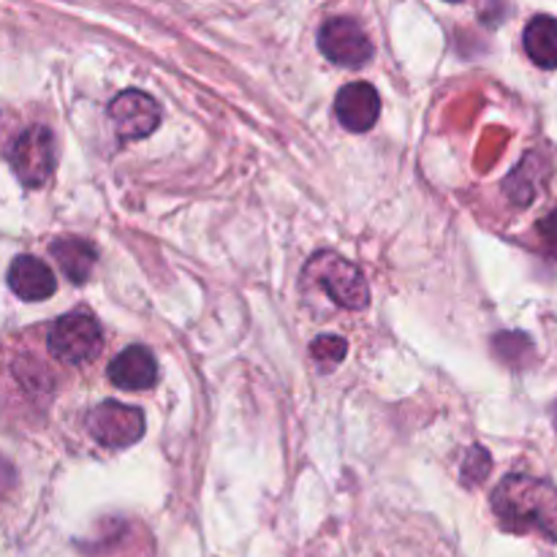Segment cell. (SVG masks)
<instances>
[{
	"label": "cell",
	"mask_w": 557,
	"mask_h": 557,
	"mask_svg": "<svg viewBox=\"0 0 557 557\" xmlns=\"http://www.w3.org/2000/svg\"><path fill=\"white\" fill-rule=\"evenodd\" d=\"M109 381L125 392L152 389L158 381V362L145 346H131L109 362Z\"/></svg>",
	"instance_id": "cell-9"
},
{
	"label": "cell",
	"mask_w": 557,
	"mask_h": 557,
	"mask_svg": "<svg viewBox=\"0 0 557 557\" xmlns=\"http://www.w3.org/2000/svg\"><path fill=\"white\" fill-rule=\"evenodd\" d=\"M87 430L101 446L123 449V446L136 444L145 435V413L134 406L107 400L92 408L90 417H87Z\"/></svg>",
	"instance_id": "cell-5"
},
{
	"label": "cell",
	"mask_w": 557,
	"mask_h": 557,
	"mask_svg": "<svg viewBox=\"0 0 557 557\" xmlns=\"http://www.w3.org/2000/svg\"><path fill=\"white\" fill-rule=\"evenodd\" d=\"M335 112L337 120L346 125L354 134H364L375 125L381 114V98L379 90L368 82H351L343 87L335 98Z\"/></svg>",
	"instance_id": "cell-8"
},
{
	"label": "cell",
	"mask_w": 557,
	"mask_h": 557,
	"mask_svg": "<svg viewBox=\"0 0 557 557\" xmlns=\"http://www.w3.org/2000/svg\"><path fill=\"white\" fill-rule=\"evenodd\" d=\"M553 422H555V430H557V400L553 403Z\"/></svg>",
	"instance_id": "cell-16"
},
{
	"label": "cell",
	"mask_w": 557,
	"mask_h": 557,
	"mask_svg": "<svg viewBox=\"0 0 557 557\" xmlns=\"http://www.w3.org/2000/svg\"><path fill=\"white\" fill-rule=\"evenodd\" d=\"M319 47L326 60L346 65V69H359L373 58V44H370L368 33L357 20H348V16H335L321 25Z\"/></svg>",
	"instance_id": "cell-6"
},
{
	"label": "cell",
	"mask_w": 557,
	"mask_h": 557,
	"mask_svg": "<svg viewBox=\"0 0 557 557\" xmlns=\"http://www.w3.org/2000/svg\"><path fill=\"white\" fill-rule=\"evenodd\" d=\"M11 169L27 188H38L54 172V136L47 125H33L9 152Z\"/></svg>",
	"instance_id": "cell-4"
},
{
	"label": "cell",
	"mask_w": 557,
	"mask_h": 557,
	"mask_svg": "<svg viewBox=\"0 0 557 557\" xmlns=\"http://www.w3.org/2000/svg\"><path fill=\"white\" fill-rule=\"evenodd\" d=\"M49 351L63 364H87L103 346V332L96 315L87 310H71L60 315L47 335Z\"/></svg>",
	"instance_id": "cell-3"
},
{
	"label": "cell",
	"mask_w": 557,
	"mask_h": 557,
	"mask_svg": "<svg viewBox=\"0 0 557 557\" xmlns=\"http://www.w3.org/2000/svg\"><path fill=\"white\" fill-rule=\"evenodd\" d=\"M9 286L25 302H44L54 294V272L36 256H16L9 267Z\"/></svg>",
	"instance_id": "cell-10"
},
{
	"label": "cell",
	"mask_w": 557,
	"mask_h": 557,
	"mask_svg": "<svg viewBox=\"0 0 557 557\" xmlns=\"http://www.w3.org/2000/svg\"><path fill=\"white\" fill-rule=\"evenodd\" d=\"M109 120L123 139H145L161 123V107L141 90H125L109 103Z\"/></svg>",
	"instance_id": "cell-7"
},
{
	"label": "cell",
	"mask_w": 557,
	"mask_h": 557,
	"mask_svg": "<svg viewBox=\"0 0 557 557\" xmlns=\"http://www.w3.org/2000/svg\"><path fill=\"white\" fill-rule=\"evenodd\" d=\"M302 281L321 288L335 305L346 310H362L370 302V288L359 267L337 256L335 250H321L305 264Z\"/></svg>",
	"instance_id": "cell-2"
},
{
	"label": "cell",
	"mask_w": 557,
	"mask_h": 557,
	"mask_svg": "<svg viewBox=\"0 0 557 557\" xmlns=\"http://www.w3.org/2000/svg\"><path fill=\"white\" fill-rule=\"evenodd\" d=\"M539 237H542L544 250L557 259V207L539 221Z\"/></svg>",
	"instance_id": "cell-15"
},
{
	"label": "cell",
	"mask_w": 557,
	"mask_h": 557,
	"mask_svg": "<svg viewBox=\"0 0 557 557\" xmlns=\"http://www.w3.org/2000/svg\"><path fill=\"white\" fill-rule=\"evenodd\" d=\"M525 52L539 69H557V20L555 16H533L522 33Z\"/></svg>",
	"instance_id": "cell-11"
},
{
	"label": "cell",
	"mask_w": 557,
	"mask_h": 557,
	"mask_svg": "<svg viewBox=\"0 0 557 557\" xmlns=\"http://www.w3.org/2000/svg\"><path fill=\"white\" fill-rule=\"evenodd\" d=\"M49 250H52V256L58 259L60 270H63V275L69 277L71 283H85L98 261L96 248H92L87 239H79V237L54 239L52 248Z\"/></svg>",
	"instance_id": "cell-12"
},
{
	"label": "cell",
	"mask_w": 557,
	"mask_h": 557,
	"mask_svg": "<svg viewBox=\"0 0 557 557\" xmlns=\"http://www.w3.org/2000/svg\"><path fill=\"white\" fill-rule=\"evenodd\" d=\"M493 511L506 531L557 542V487L544 479L506 476L493 493Z\"/></svg>",
	"instance_id": "cell-1"
},
{
	"label": "cell",
	"mask_w": 557,
	"mask_h": 557,
	"mask_svg": "<svg viewBox=\"0 0 557 557\" xmlns=\"http://www.w3.org/2000/svg\"><path fill=\"white\" fill-rule=\"evenodd\" d=\"M490 468H493V460H490L487 449H482V446H473V449L468 451L466 462H462V482L482 484L484 479L490 476Z\"/></svg>",
	"instance_id": "cell-14"
},
{
	"label": "cell",
	"mask_w": 557,
	"mask_h": 557,
	"mask_svg": "<svg viewBox=\"0 0 557 557\" xmlns=\"http://www.w3.org/2000/svg\"><path fill=\"white\" fill-rule=\"evenodd\" d=\"M310 357L315 359V364H319L324 373H330V370L337 368V364L343 362V357H346V341L337 335H321L319 341H313V346H310Z\"/></svg>",
	"instance_id": "cell-13"
}]
</instances>
